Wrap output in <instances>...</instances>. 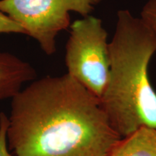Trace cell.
<instances>
[{
    "label": "cell",
    "instance_id": "obj_7",
    "mask_svg": "<svg viewBox=\"0 0 156 156\" xmlns=\"http://www.w3.org/2000/svg\"><path fill=\"white\" fill-rule=\"evenodd\" d=\"M140 17L156 34V0H148L145 4Z\"/></svg>",
    "mask_w": 156,
    "mask_h": 156
},
{
    "label": "cell",
    "instance_id": "obj_4",
    "mask_svg": "<svg viewBox=\"0 0 156 156\" xmlns=\"http://www.w3.org/2000/svg\"><path fill=\"white\" fill-rule=\"evenodd\" d=\"M102 0H0V11L24 28L47 55L56 52V38L70 25L71 12L88 16Z\"/></svg>",
    "mask_w": 156,
    "mask_h": 156
},
{
    "label": "cell",
    "instance_id": "obj_5",
    "mask_svg": "<svg viewBox=\"0 0 156 156\" xmlns=\"http://www.w3.org/2000/svg\"><path fill=\"white\" fill-rule=\"evenodd\" d=\"M36 77V69L30 63L12 54L0 52V100L12 98L23 84Z\"/></svg>",
    "mask_w": 156,
    "mask_h": 156
},
{
    "label": "cell",
    "instance_id": "obj_6",
    "mask_svg": "<svg viewBox=\"0 0 156 156\" xmlns=\"http://www.w3.org/2000/svg\"><path fill=\"white\" fill-rule=\"evenodd\" d=\"M108 156H156V129L142 126L121 138Z\"/></svg>",
    "mask_w": 156,
    "mask_h": 156
},
{
    "label": "cell",
    "instance_id": "obj_1",
    "mask_svg": "<svg viewBox=\"0 0 156 156\" xmlns=\"http://www.w3.org/2000/svg\"><path fill=\"white\" fill-rule=\"evenodd\" d=\"M13 156H108L121 136L100 99L67 73L34 80L12 98Z\"/></svg>",
    "mask_w": 156,
    "mask_h": 156
},
{
    "label": "cell",
    "instance_id": "obj_8",
    "mask_svg": "<svg viewBox=\"0 0 156 156\" xmlns=\"http://www.w3.org/2000/svg\"><path fill=\"white\" fill-rule=\"evenodd\" d=\"M0 34H25L24 28L19 23L0 11Z\"/></svg>",
    "mask_w": 156,
    "mask_h": 156
},
{
    "label": "cell",
    "instance_id": "obj_3",
    "mask_svg": "<svg viewBox=\"0 0 156 156\" xmlns=\"http://www.w3.org/2000/svg\"><path fill=\"white\" fill-rule=\"evenodd\" d=\"M70 28L66 44L67 73L100 99L110 68L108 34L101 20L90 15L75 20Z\"/></svg>",
    "mask_w": 156,
    "mask_h": 156
},
{
    "label": "cell",
    "instance_id": "obj_9",
    "mask_svg": "<svg viewBox=\"0 0 156 156\" xmlns=\"http://www.w3.org/2000/svg\"><path fill=\"white\" fill-rule=\"evenodd\" d=\"M8 126V116L3 112L0 113V156H13L9 151L7 145Z\"/></svg>",
    "mask_w": 156,
    "mask_h": 156
},
{
    "label": "cell",
    "instance_id": "obj_2",
    "mask_svg": "<svg viewBox=\"0 0 156 156\" xmlns=\"http://www.w3.org/2000/svg\"><path fill=\"white\" fill-rule=\"evenodd\" d=\"M109 75L101 106L121 137L142 126L156 129V92L148 67L156 52V34L128 9L117 12L108 43Z\"/></svg>",
    "mask_w": 156,
    "mask_h": 156
}]
</instances>
